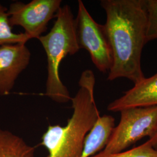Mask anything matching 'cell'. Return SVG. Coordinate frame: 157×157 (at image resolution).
<instances>
[{"instance_id": "1", "label": "cell", "mask_w": 157, "mask_h": 157, "mask_svg": "<svg viewBox=\"0 0 157 157\" xmlns=\"http://www.w3.org/2000/svg\"><path fill=\"white\" fill-rule=\"evenodd\" d=\"M100 5L106 13L104 26L112 51L107 80L126 78L136 84L146 78L141 66L147 44L145 0H101Z\"/></svg>"}, {"instance_id": "2", "label": "cell", "mask_w": 157, "mask_h": 157, "mask_svg": "<svg viewBox=\"0 0 157 157\" xmlns=\"http://www.w3.org/2000/svg\"><path fill=\"white\" fill-rule=\"evenodd\" d=\"M95 78L89 69L83 71L78 92L71 100L73 113L64 126L50 125L42 136L47 157H81L85 138L100 117L94 99Z\"/></svg>"}, {"instance_id": "3", "label": "cell", "mask_w": 157, "mask_h": 157, "mask_svg": "<svg viewBox=\"0 0 157 157\" xmlns=\"http://www.w3.org/2000/svg\"><path fill=\"white\" fill-rule=\"evenodd\" d=\"M56 20L48 33L38 40L45 51L47 59V78L45 95L58 103L71 100L69 91L62 83L59 67L67 56H73L80 50L76 37L75 18L70 6H61Z\"/></svg>"}, {"instance_id": "4", "label": "cell", "mask_w": 157, "mask_h": 157, "mask_svg": "<svg viewBox=\"0 0 157 157\" xmlns=\"http://www.w3.org/2000/svg\"><path fill=\"white\" fill-rule=\"evenodd\" d=\"M119 112V123L101 151L104 153L124 151L143 137L150 139L157 132V106L128 108Z\"/></svg>"}, {"instance_id": "5", "label": "cell", "mask_w": 157, "mask_h": 157, "mask_svg": "<svg viewBox=\"0 0 157 157\" xmlns=\"http://www.w3.org/2000/svg\"><path fill=\"white\" fill-rule=\"evenodd\" d=\"M75 25L80 49L89 53L92 62L100 72H109L112 65V51L104 26L95 22L81 0L78 1Z\"/></svg>"}, {"instance_id": "6", "label": "cell", "mask_w": 157, "mask_h": 157, "mask_svg": "<svg viewBox=\"0 0 157 157\" xmlns=\"http://www.w3.org/2000/svg\"><path fill=\"white\" fill-rule=\"evenodd\" d=\"M61 0H33L29 3L15 1L8 9L12 27H22L29 37L39 39L61 6Z\"/></svg>"}, {"instance_id": "7", "label": "cell", "mask_w": 157, "mask_h": 157, "mask_svg": "<svg viewBox=\"0 0 157 157\" xmlns=\"http://www.w3.org/2000/svg\"><path fill=\"white\" fill-rule=\"evenodd\" d=\"M31 52L25 43L0 47V96L8 95L16 80L30 61Z\"/></svg>"}, {"instance_id": "8", "label": "cell", "mask_w": 157, "mask_h": 157, "mask_svg": "<svg viewBox=\"0 0 157 157\" xmlns=\"http://www.w3.org/2000/svg\"><path fill=\"white\" fill-rule=\"evenodd\" d=\"M153 106H157V72L135 84L133 87L124 92L122 97L109 104L107 109L120 112L128 108Z\"/></svg>"}, {"instance_id": "9", "label": "cell", "mask_w": 157, "mask_h": 157, "mask_svg": "<svg viewBox=\"0 0 157 157\" xmlns=\"http://www.w3.org/2000/svg\"><path fill=\"white\" fill-rule=\"evenodd\" d=\"M35 148L22 137L0 129V157H34Z\"/></svg>"}, {"instance_id": "10", "label": "cell", "mask_w": 157, "mask_h": 157, "mask_svg": "<svg viewBox=\"0 0 157 157\" xmlns=\"http://www.w3.org/2000/svg\"><path fill=\"white\" fill-rule=\"evenodd\" d=\"M30 39L24 33H16L9 21L8 8L0 3V47L6 44L25 43Z\"/></svg>"}, {"instance_id": "11", "label": "cell", "mask_w": 157, "mask_h": 157, "mask_svg": "<svg viewBox=\"0 0 157 157\" xmlns=\"http://www.w3.org/2000/svg\"><path fill=\"white\" fill-rule=\"evenodd\" d=\"M91 157H157V150L147 142L128 151L114 154L99 152Z\"/></svg>"}, {"instance_id": "12", "label": "cell", "mask_w": 157, "mask_h": 157, "mask_svg": "<svg viewBox=\"0 0 157 157\" xmlns=\"http://www.w3.org/2000/svg\"><path fill=\"white\" fill-rule=\"evenodd\" d=\"M147 15V43L157 39V0H145Z\"/></svg>"}, {"instance_id": "13", "label": "cell", "mask_w": 157, "mask_h": 157, "mask_svg": "<svg viewBox=\"0 0 157 157\" xmlns=\"http://www.w3.org/2000/svg\"><path fill=\"white\" fill-rule=\"evenodd\" d=\"M146 142L152 146L154 148L157 150V132L152 137L149 139V140H148Z\"/></svg>"}]
</instances>
